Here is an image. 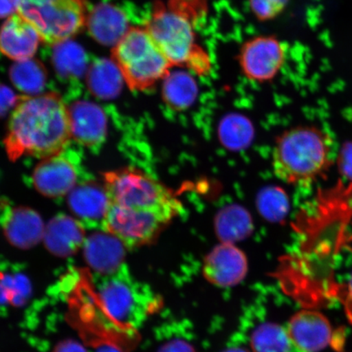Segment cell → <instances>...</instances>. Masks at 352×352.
Here are the masks:
<instances>
[{"instance_id": "cell-1", "label": "cell", "mask_w": 352, "mask_h": 352, "mask_svg": "<svg viewBox=\"0 0 352 352\" xmlns=\"http://www.w3.org/2000/svg\"><path fill=\"white\" fill-rule=\"evenodd\" d=\"M104 186L109 197L104 232L126 248L151 244L183 210L171 189L133 167L105 173Z\"/></svg>"}, {"instance_id": "cell-2", "label": "cell", "mask_w": 352, "mask_h": 352, "mask_svg": "<svg viewBox=\"0 0 352 352\" xmlns=\"http://www.w3.org/2000/svg\"><path fill=\"white\" fill-rule=\"evenodd\" d=\"M72 139L67 105L59 94L47 92L16 100L3 143L12 161L43 160L64 152Z\"/></svg>"}, {"instance_id": "cell-3", "label": "cell", "mask_w": 352, "mask_h": 352, "mask_svg": "<svg viewBox=\"0 0 352 352\" xmlns=\"http://www.w3.org/2000/svg\"><path fill=\"white\" fill-rule=\"evenodd\" d=\"M206 10L208 0L157 1L144 26L171 65L201 76L211 69L209 54L197 37V23Z\"/></svg>"}, {"instance_id": "cell-4", "label": "cell", "mask_w": 352, "mask_h": 352, "mask_svg": "<svg viewBox=\"0 0 352 352\" xmlns=\"http://www.w3.org/2000/svg\"><path fill=\"white\" fill-rule=\"evenodd\" d=\"M333 151L332 139L318 127L298 126L287 131L274 148V174L292 186H310L331 166Z\"/></svg>"}, {"instance_id": "cell-5", "label": "cell", "mask_w": 352, "mask_h": 352, "mask_svg": "<svg viewBox=\"0 0 352 352\" xmlns=\"http://www.w3.org/2000/svg\"><path fill=\"white\" fill-rule=\"evenodd\" d=\"M112 60L132 91L151 89L173 67L145 28H130L113 47Z\"/></svg>"}, {"instance_id": "cell-6", "label": "cell", "mask_w": 352, "mask_h": 352, "mask_svg": "<svg viewBox=\"0 0 352 352\" xmlns=\"http://www.w3.org/2000/svg\"><path fill=\"white\" fill-rule=\"evenodd\" d=\"M19 12L48 45L67 41L87 23L85 0H22Z\"/></svg>"}, {"instance_id": "cell-7", "label": "cell", "mask_w": 352, "mask_h": 352, "mask_svg": "<svg viewBox=\"0 0 352 352\" xmlns=\"http://www.w3.org/2000/svg\"><path fill=\"white\" fill-rule=\"evenodd\" d=\"M100 298L113 318L130 328L142 324L161 305L151 288L132 280L125 272L103 286Z\"/></svg>"}, {"instance_id": "cell-8", "label": "cell", "mask_w": 352, "mask_h": 352, "mask_svg": "<svg viewBox=\"0 0 352 352\" xmlns=\"http://www.w3.org/2000/svg\"><path fill=\"white\" fill-rule=\"evenodd\" d=\"M285 59V52L278 39L258 36L241 47L239 63L242 72L250 80L267 82L274 78Z\"/></svg>"}, {"instance_id": "cell-9", "label": "cell", "mask_w": 352, "mask_h": 352, "mask_svg": "<svg viewBox=\"0 0 352 352\" xmlns=\"http://www.w3.org/2000/svg\"><path fill=\"white\" fill-rule=\"evenodd\" d=\"M292 351L320 352L331 344L333 328L323 314L302 310L294 314L285 327Z\"/></svg>"}, {"instance_id": "cell-10", "label": "cell", "mask_w": 352, "mask_h": 352, "mask_svg": "<svg viewBox=\"0 0 352 352\" xmlns=\"http://www.w3.org/2000/svg\"><path fill=\"white\" fill-rule=\"evenodd\" d=\"M248 261L241 250L230 242L215 246L205 258L202 272L210 283L221 288L232 287L244 280Z\"/></svg>"}, {"instance_id": "cell-11", "label": "cell", "mask_w": 352, "mask_h": 352, "mask_svg": "<svg viewBox=\"0 0 352 352\" xmlns=\"http://www.w3.org/2000/svg\"><path fill=\"white\" fill-rule=\"evenodd\" d=\"M35 188L43 196L56 198L68 195L78 184V170L64 152L43 158L35 167Z\"/></svg>"}, {"instance_id": "cell-12", "label": "cell", "mask_w": 352, "mask_h": 352, "mask_svg": "<svg viewBox=\"0 0 352 352\" xmlns=\"http://www.w3.org/2000/svg\"><path fill=\"white\" fill-rule=\"evenodd\" d=\"M41 42L37 30L19 12L8 17L0 28V52L16 63L32 60Z\"/></svg>"}, {"instance_id": "cell-13", "label": "cell", "mask_w": 352, "mask_h": 352, "mask_svg": "<svg viewBox=\"0 0 352 352\" xmlns=\"http://www.w3.org/2000/svg\"><path fill=\"white\" fill-rule=\"evenodd\" d=\"M72 139L87 147H98L107 135V118L103 109L88 101L68 107Z\"/></svg>"}, {"instance_id": "cell-14", "label": "cell", "mask_w": 352, "mask_h": 352, "mask_svg": "<svg viewBox=\"0 0 352 352\" xmlns=\"http://www.w3.org/2000/svg\"><path fill=\"white\" fill-rule=\"evenodd\" d=\"M6 209L2 214L1 226L12 245L28 249L43 240L45 228L36 211L21 206Z\"/></svg>"}, {"instance_id": "cell-15", "label": "cell", "mask_w": 352, "mask_h": 352, "mask_svg": "<svg viewBox=\"0 0 352 352\" xmlns=\"http://www.w3.org/2000/svg\"><path fill=\"white\" fill-rule=\"evenodd\" d=\"M43 240L52 254L69 256L85 244V228L78 220L69 215H56L46 226Z\"/></svg>"}, {"instance_id": "cell-16", "label": "cell", "mask_w": 352, "mask_h": 352, "mask_svg": "<svg viewBox=\"0 0 352 352\" xmlns=\"http://www.w3.org/2000/svg\"><path fill=\"white\" fill-rule=\"evenodd\" d=\"M68 204L82 221L103 223L109 208L107 189L92 180L78 183L68 195Z\"/></svg>"}, {"instance_id": "cell-17", "label": "cell", "mask_w": 352, "mask_h": 352, "mask_svg": "<svg viewBox=\"0 0 352 352\" xmlns=\"http://www.w3.org/2000/svg\"><path fill=\"white\" fill-rule=\"evenodd\" d=\"M124 245L109 232L95 233L83 244L85 258L92 268L110 274L122 267L124 259Z\"/></svg>"}, {"instance_id": "cell-18", "label": "cell", "mask_w": 352, "mask_h": 352, "mask_svg": "<svg viewBox=\"0 0 352 352\" xmlns=\"http://www.w3.org/2000/svg\"><path fill=\"white\" fill-rule=\"evenodd\" d=\"M86 25L92 38L111 46L116 45L131 28L124 12L107 4L96 7L87 15Z\"/></svg>"}, {"instance_id": "cell-19", "label": "cell", "mask_w": 352, "mask_h": 352, "mask_svg": "<svg viewBox=\"0 0 352 352\" xmlns=\"http://www.w3.org/2000/svg\"><path fill=\"white\" fill-rule=\"evenodd\" d=\"M170 69L162 79V98L170 109L183 111L191 107L198 95V85L193 73L177 67Z\"/></svg>"}, {"instance_id": "cell-20", "label": "cell", "mask_w": 352, "mask_h": 352, "mask_svg": "<svg viewBox=\"0 0 352 352\" xmlns=\"http://www.w3.org/2000/svg\"><path fill=\"white\" fill-rule=\"evenodd\" d=\"M253 352H293L285 327L264 323L254 330L250 340Z\"/></svg>"}, {"instance_id": "cell-21", "label": "cell", "mask_w": 352, "mask_h": 352, "mask_svg": "<svg viewBox=\"0 0 352 352\" xmlns=\"http://www.w3.org/2000/svg\"><path fill=\"white\" fill-rule=\"evenodd\" d=\"M122 81V74L113 61L111 66L105 63L96 65L88 77V86L98 98L111 99L120 94Z\"/></svg>"}, {"instance_id": "cell-22", "label": "cell", "mask_w": 352, "mask_h": 352, "mask_svg": "<svg viewBox=\"0 0 352 352\" xmlns=\"http://www.w3.org/2000/svg\"><path fill=\"white\" fill-rule=\"evenodd\" d=\"M32 60L17 63L19 65L12 72L13 82L22 91L28 92L30 94L28 96L37 95L45 81V76L41 69L37 65L34 69L35 65L32 66Z\"/></svg>"}, {"instance_id": "cell-23", "label": "cell", "mask_w": 352, "mask_h": 352, "mask_svg": "<svg viewBox=\"0 0 352 352\" xmlns=\"http://www.w3.org/2000/svg\"><path fill=\"white\" fill-rule=\"evenodd\" d=\"M239 239H242L248 234L250 228H248V219L245 214H242L241 210H228L226 214H223L221 223H220L218 232L223 242H230L236 240L235 228Z\"/></svg>"}, {"instance_id": "cell-24", "label": "cell", "mask_w": 352, "mask_h": 352, "mask_svg": "<svg viewBox=\"0 0 352 352\" xmlns=\"http://www.w3.org/2000/svg\"><path fill=\"white\" fill-rule=\"evenodd\" d=\"M289 0H249L250 10L257 19L268 21L280 15Z\"/></svg>"}, {"instance_id": "cell-25", "label": "cell", "mask_w": 352, "mask_h": 352, "mask_svg": "<svg viewBox=\"0 0 352 352\" xmlns=\"http://www.w3.org/2000/svg\"><path fill=\"white\" fill-rule=\"evenodd\" d=\"M158 352H196V350L187 341L175 338L162 345Z\"/></svg>"}, {"instance_id": "cell-26", "label": "cell", "mask_w": 352, "mask_h": 352, "mask_svg": "<svg viewBox=\"0 0 352 352\" xmlns=\"http://www.w3.org/2000/svg\"><path fill=\"white\" fill-rule=\"evenodd\" d=\"M22 0H0V20L19 13Z\"/></svg>"}, {"instance_id": "cell-27", "label": "cell", "mask_w": 352, "mask_h": 352, "mask_svg": "<svg viewBox=\"0 0 352 352\" xmlns=\"http://www.w3.org/2000/svg\"><path fill=\"white\" fill-rule=\"evenodd\" d=\"M344 298L346 311L349 318L352 320V274L350 276L349 281H347L346 285Z\"/></svg>"}, {"instance_id": "cell-28", "label": "cell", "mask_w": 352, "mask_h": 352, "mask_svg": "<svg viewBox=\"0 0 352 352\" xmlns=\"http://www.w3.org/2000/svg\"><path fill=\"white\" fill-rule=\"evenodd\" d=\"M55 352H85V350L78 343L68 341L63 342V344L57 347Z\"/></svg>"}, {"instance_id": "cell-29", "label": "cell", "mask_w": 352, "mask_h": 352, "mask_svg": "<svg viewBox=\"0 0 352 352\" xmlns=\"http://www.w3.org/2000/svg\"><path fill=\"white\" fill-rule=\"evenodd\" d=\"M222 352H249L248 350H245L244 347L232 346L230 347H228L227 349L223 351Z\"/></svg>"}]
</instances>
